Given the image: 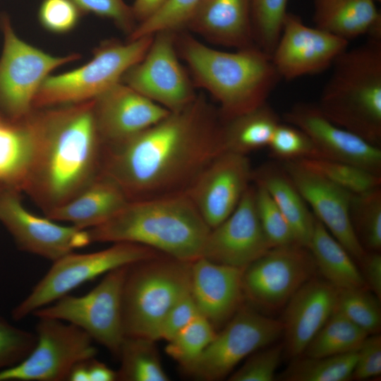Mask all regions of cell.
I'll return each instance as SVG.
<instances>
[{
	"label": "cell",
	"instance_id": "obj_1",
	"mask_svg": "<svg viewBox=\"0 0 381 381\" xmlns=\"http://www.w3.org/2000/svg\"><path fill=\"white\" fill-rule=\"evenodd\" d=\"M222 124L219 111L196 97L129 139L103 146L100 174L129 201L186 193L224 151Z\"/></svg>",
	"mask_w": 381,
	"mask_h": 381
},
{
	"label": "cell",
	"instance_id": "obj_2",
	"mask_svg": "<svg viewBox=\"0 0 381 381\" xmlns=\"http://www.w3.org/2000/svg\"><path fill=\"white\" fill-rule=\"evenodd\" d=\"M35 147L24 192L44 213L74 198L100 173L103 143L94 99L32 112Z\"/></svg>",
	"mask_w": 381,
	"mask_h": 381
},
{
	"label": "cell",
	"instance_id": "obj_3",
	"mask_svg": "<svg viewBox=\"0 0 381 381\" xmlns=\"http://www.w3.org/2000/svg\"><path fill=\"white\" fill-rule=\"evenodd\" d=\"M91 242H129L179 260L201 257L210 230L186 193L128 201L106 222L87 229Z\"/></svg>",
	"mask_w": 381,
	"mask_h": 381
},
{
	"label": "cell",
	"instance_id": "obj_4",
	"mask_svg": "<svg viewBox=\"0 0 381 381\" xmlns=\"http://www.w3.org/2000/svg\"><path fill=\"white\" fill-rule=\"evenodd\" d=\"M181 42L184 59L199 85L219 102L224 121L267 103L282 80L271 56L257 46L227 52L190 37Z\"/></svg>",
	"mask_w": 381,
	"mask_h": 381
},
{
	"label": "cell",
	"instance_id": "obj_5",
	"mask_svg": "<svg viewBox=\"0 0 381 381\" xmlns=\"http://www.w3.org/2000/svg\"><path fill=\"white\" fill-rule=\"evenodd\" d=\"M317 104L336 125L381 145V40L368 38L334 61Z\"/></svg>",
	"mask_w": 381,
	"mask_h": 381
},
{
	"label": "cell",
	"instance_id": "obj_6",
	"mask_svg": "<svg viewBox=\"0 0 381 381\" xmlns=\"http://www.w3.org/2000/svg\"><path fill=\"white\" fill-rule=\"evenodd\" d=\"M191 262L164 254L127 267L122 291L125 337L159 339L170 309L190 291Z\"/></svg>",
	"mask_w": 381,
	"mask_h": 381
},
{
	"label": "cell",
	"instance_id": "obj_7",
	"mask_svg": "<svg viewBox=\"0 0 381 381\" xmlns=\"http://www.w3.org/2000/svg\"><path fill=\"white\" fill-rule=\"evenodd\" d=\"M153 35L126 44L109 43L100 47L85 65L58 75L47 76L33 101V107H51L96 99L121 81L149 49Z\"/></svg>",
	"mask_w": 381,
	"mask_h": 381
},
{
	"label": "cell",
	"instance_id": "obj_8",
	"mask_svg": "<svg viewBox=\"0 0 381 381\" xmlns=\"http://www.w3.org/2000/svg\"><path fill=\"white\" fill-rule=\"evenodd\" d=\"M160 254L147 246L129 242L114 243L97 252L70 253L53 262L30 294L12 310V318L23 320L85 282L113 270Z\"/></svg>",
	"mask_w": 381,
	"mask_h": 381
},
{
	"label": "cell",
	"instance_id": "obj_9",
	"mask_svg": "<svg viewBox=\"0 0 381 381\" xmlns=\"http://www.w3.org/2000/svg\"><path fill=\"white\" fill-rule=\"evenodd\" d=\"M128 265L113 270L90 291L80 296L64 295L32 315L71 323L118 357L125 339L122 291Z\"/></svg>",
	"mask_w": 381,
	"mask_h": 381
},
{
	"label": "cell",
	"instance_id": "obj_10",
	"mask_svg": "<svg viewBox=\"0 0 381 381\" xmlns=\"http://www.w3.org/2000/svg\"><path fill=\"white\" fill-rule=\"evenodd\" d=\"M1 21L4 47L0 58V114L20 121L32 113L35 97L48 74L78 56L49 55L18 38L7 16Z\"/></svg>",
	"mask_w": 381,
	"mask_h": 381
},
{
	"label": "cell",
	"instance_id": "obj_11",
	"mask_svg": "<svg viewBox=\"0 0 381 381\" xmlns=\"http://www.w3.org/2000/svg\"><path fill=\"white\" fill-rule=\"evenodd\" d=\"M37 318L35 346L20 362L0 371V381L67 380L77 363L95 357L94 341L80 328L54 318Z\"/></svg>",
	"mask_w": 381,
	"mask_h": 381
},
{
	"label": "cell",
	"instance_id": "obj_12",
	"mask_svg": "<svg viewBox=\"0 0 381 381\" xmlns=\"http://www.w3.org/2000/svg\"><path fill=\"white\" fill-rule=\"evenodd\" d=\"M282 334V321L243 306L202 353L182 369L200 380H222L243 359L274 342Z\"/></svg>",
	"mask_w": 381,
	"mask_h": 381
},
{
	"label": "cell",
	"instance_id": "obj_13",
	"mask_svg": "<svg viewBox=\"0 0 381 381\" xmlns=\"http://www.w3.org/2000/svg\"><path fill=\"white\" fill-rule=\"evenodd\" d=\"M317 269L309 249L298 243L271 248L243 270L246 298L262 308L284 306Z\"/></svg>",
	"mask_w": 381,
	"mask_h": 381
},
{
	"label": "cell",
	"instance_id": "obj_14",
	"mask_svg": "<svg viewBox=\"0 0 381 381\" xmlns=\"http://www.w3.org/2000/svg\"><path fill=\"white\" fill-rule=\"evenodd\" d=\"M122 78L124 84L170 111L183 109L196 98L178 61L170 31L155 33L144 57Z\"/></svg>",
	"mask_w": 381,
	"mask_h": 381
},
{
	"label": "cell",
	"instance_id": "obj_15",
	"mask_svg": "<svg viewBox=\"0 0 381 381\" xmlns=\"http://www.w3.org/2000/svg\"><path fill=\"white\" fill-rule=\"evenodd\" d=\"M19 193L1 190L0 222L20 250L54 262L92 243L87 229L61 225L29 212L22 204Z\"/></svg>",
	"mask_w": 381,
	"mask_h": 381
},
{
	"label": "cell",
	"instance_id": "obj_16",
	"mask_svg": "<svg viewBox=\"0 0 381 381\" xmlns=\"http://www.w3.org/2000/svg\"><path fill=\"white\" fill-rule=\"evenodd\" d=\"M349 44L345 39L306 25L298 16L287 12L271 58L282 80H291L332 67Z\"/></svg>",
	"mask_w": 381,
	"mask_h": 381
},
{
	"label": "cell",
	"instance_id": "obj_17",
	"mask_svg": "<svg viewBox=\"0 0 381 381\" xmlns=\"http://www.w3.org/2000/svg\"><path fill=\"white\" fill-rule=\"evenodd\" d=\"M252 175L247 155L224 150L202 171L186 193L211 229L234 212L250 186Z\"/></svg>",
	"mask_w": 381,
	"mask_h": 381
},
{
	"label": "cell",
	"instance_id": "obj_18",
	"mask_svg": "<svg viewBox=\"0 0 381 381\" xmlns=\"http://www.w3.org/2000/svg\"><path fill=\"white\" fill-rule=\"evenodd\" d=\"M282 166L310 207L315 217L360 262L365 254L350 218L352 194L333 183L300 161L282 162Z\"/></svg>",
	"mask_w": 381,
	"mask_h": 381
},
{
	"label": "cell",
	"instance_id": "obj_19",
	"mask_svg": "<svg viewBox=\"0 0 381 381\" xmlns=\"http://www.w3.org/2000/svg\"><path fill=\"white\" fill-rule=\"evenodd\" d=\"M271 248L258 218L255 186L250 185L234 212L210 230L201 257L245 269Z\"/></svg>",
	"mask_w": 381,
	"mask_h": 381
},
{
	"label": "cell",
	"instance_id": "obj_20",
	"mask_svg": "<svg viewBox=\"0 0 381 381\" xmlns=\"http://www.w3.org/2000/svg\"><path fill=\"white\" fill-rule=\"evenodd\" d=\"M287 123L304 131L324 159L349 163L381 175V150L329 120L317 104H295L284 116Z\"/></svg>",
	"mask_w": 381,
	"mask_h": 381
},
{
	"label": "cell",
	"instance_id": "obj_21",
	"mask_svg": "<svg viewBox=\"0 0 381 381\" xmlns=\"http://www.w3.org/2000/svg\"><path fill=\"white\" fill-rule=\"evenodd\" d=\"M94 111L103 146L129 139L170 112L121 82L94 99Z\"/></svg>",
	"mask_w": 381,
	"mask_h": 381
},
{
	"label": "cell",
	"instance_id": "obj_22",
	"mask_svg": "<svg viewBox=\"0 0 381 381\" xmlns=\"http://www.w3.org/2000/svg\"><path fill=\"white\" fill-rule=\"evenodd\" d=\"M243 268L200 257L191 262L190 293L199 313L217 328L243 306Z\"/></svg>",
	"mask_w": 381,
	"mask_h": 381
},
{
	"label": "cell",
	"instance_id": "obj_23",
	"mask_svg": "<svg viewBox=\"0 0 381 381\" xmlns=\"http://www.w3.org/2000/svg\"><path fill=\"white\" fill-rule=\"evenodd\" d=\"M337 293L325 279L313 277L291 297L282 320L286 355L293 358L303 355L334 311Z\"/></svg>",
	"mask_w": 381,
	"mask_h": 381
},
{
	"label": "cell",
	"instance_id": "obj_24",
	"mask_svg": "<svg viewBox=\"0 0 381 381\" xmlns=\"http://www.w3.org/2000/svg\"><path fill=\"white\" fill-rule=\"evenodd\" d=\"M187 25L218 44L238 49L256 46L250 0H202Z\"/></svg>",
	"mask_w": 381,
	"mask_h": 381
},
{
	"label": "cell",
	"instance_id": "obj_25",
	"mask_svg": "<svg viewBox=\"0 0 381 381\" xmlns=\"http://www.w3.org/2000/svg\"><path fill=\"white\" fill-rule=\"evenodd\" d=\"M128 201L114 181L99 173L74 198L44 214L54 221L89 229L108 220Z\"/></svg>",
	"mask_w": 381,
	"mask_h": 381
},
{
	"label": "cell",
	"instance_id": "obj_26",
	"mask_svg": "<svg viewBox=\"0 0 381 381\" xmlns=\"http://www.w3.org/2000/svg\"><path fill=\"white\" fill-rule=\"evenodd\" d=\"M252 180L271 195L289 224L296 243L308 248L315 217L282 166L265 164L253 171Z\"/></svg>",
	"mask_w": 381,
	"mask_h": 381
},
{
	"label": "cell",
	"instance_id": "obj_27",
	"mask_svg": "<svg viewBox=\"0 0 381 381\" xmlns=\"http://www.w3.org/2000/svg\"><path fill=\"white\" fill-rule=\"evenodd\" d=\"M34 147L31 114L20 121H11L0 114V188L24 191Z\"/></svg>",
	"mask_w": 381,
	"mask_h": 381
},
{
	"label": "cell",
	"instance_id": "obj_28",
	"mask_svg": "<svg viewBox=\"0 0 381 381\" xmlns=\"http://www.w3.org/2000/svg\"><path fill=\"white\" fill-rule=\"evenodd\" d=\"M380 18L373 0H314L315 27L349 42L366 35Z\"/></svg>",
	"mask_w": 381,
	"mask_h": 381
},
{
	"label": "cell",
	"instance_id": "obj_29",
	"mask_svg": "<svg viewBox=\"0 0 381 381\" xmlns=\"http://www.w3.org/2000/svg\"><path fill=\"white\" fill-rule=\"evenodd\" d=\"M308 248L324 279L334 287L367 288L355 260L316 218Z\"/></svg>",
	"mask_w": 381,
	"mask_h": 381
},
{
	"label": "cell",
	"instance_id": "obj_30",
	"mask_svg": "<svg viewBox=\"0 0 381 381\" xmlns=\"http://www.w3.org/2000/svg\"><path fill=\"white\" fill-rule=\"evenodd\" d=\"M222 121L224 150L246 155L267 147L275 129L281 123L277 113L267 103Z\"/></svg>",
	"mask_w": 381,
	"mask_h": 381
},
{
	"label": "cell",
	"instance_id": "obj_31",
	"mask_svg": "<svg viewBox=\"0 0 381 381\" xmlns=\"http://www.w3.org/2000/svg\"><path fill=\"white\" fill-rule=\"evenodd\" d=\"M368 335L334 310L310 341L303 355L324 357L356 351Z\"/></svg>",
	"mask_w": 381,
	"mask_h": 381
},
{
	"label": "cell",
	"instance_id": "obj_32",
	"mask_svg": "<svg viewBox=\"0 0 381 381\" xmlns=\"http://www.w3.org/2000/svg\"><path fill=\"white\" fill-rule=\"evenodd\" d=\"M155 341L126 337L118 358L121 365L117 380L123 381H167Z\"/></svg>",
	"mask_w": 381,
	"mask_h": 381
},
{
	"label": "cell",
	"instance_id": "obj_33",
	"mask_svg": "<svg viewBox=\"0 0 381 381\" xmlns=\"http://www.w3.org/2000/svg\"><path fill=\"white\" fill-rule=\"evenodd\" d=\"M357 358V351L343 354L294 358L279 375L286 381H346L351 378Z\"/></svg>",
	"mask_w": 381,
	"mask_h": 381
},
{
	"label": "cell",
	"instance_id": "obj_34",
	"mask_svg": "<svg viewBox=\"0 0 381 381\" xmlns=\"http://www.w3.org/2000/svg\"><path fill=\"white\" fill-rule=\"evenodd\" d=\"M350 218L356 235L365 251L381 248V188L352 194Z\"/></svg>",
	"mask_w": 381,
	"mask_h": 381
},
{
	"label": "cell",
	"instance_id": "obj_35",
	"mask_svg": "<svg viewBox=\"0 0 381 381\" xmlns=\"http://www.w3.org/2000/svg\"><path fill=\"white\" fill-rule=\"evenodd\" d=\"M380 300L366 288L338 289L335 311L370 334L381 327Z\"/></svg>",
	"mask_w": 381,
	"mask_h": 381
},
{
	"label": "cell",
	"instance_id": "obj_36",
	"mask_svg": "<svg viewBox=\"0 0 381 381\" xmlns=\"http://www.w3.org/2000/svg\"><path fill=\"white\" fill-rule=\"evenodd\" d=\"M297 161L353 194L367 192L381 185V175L353 164L323 158Z\"/></svg>",
	"mask_w": 381,
	"mask_h": 381
},
{
	"label": "cell",
	"instance_id": "obj_37",
	"mask_svg": "<svg viewBox=\"0 0 381 381\" xmlns=\"http://www.w3.org/2000/svg\"><path fill=\"white\" fill-rule=\"evenodd\" d=\"M216 334L213 325L200 313L167 341L165 351L183 368L202 353Z\"/></svg>",
	"mask_w": 381,
	"mask_h": 381
},
{
	"label": "cell",
	"instance_id": "obj_38",
	"mask_svg": "<svg viewBox=\"0 0 381 381\" xmlns=\"http://www.w3.org/2000/svg\"><path fill=\"white\" fill-rule=\"evenodd\" d=\"M250 4L255 43L272 56L287 13L288 0H250Z\"/></svg>",
	"mask_w": 381,
	"mask_h": 381
},
{
	"label": "cell",
	"instance_id": "obj_39",
	"mask_svg": "<svg viewBox=\"0 0 381 381\" xmlns=\"http://www.w3.org/2000/svg\"><path fill=\"white\" fill-rule=\"evenodd\" d=\"M267 147L272 156L282 162L324 159L310 137L289 123L278 125Z\"/></svg>",
	"mask_w": 381,
	"mask_h": 381
},
{
	"label": "cell",
	"instance_id": "obj_40",
	"mask_svg": "<svg viewBox=\"0 0 381 381\" xmlns=\"http://www.w3.org/2000/svg\"><path fill=\"white\" fill-rule=\"evenodd\" d=\"M202 0H169L155 14L131 32L129 41L162 31L173 32L185 25Z\"/></svg>",
	"mask_w": 381,
	"mask_h": 381
},
{
	"label": "cell",
	"instance_id": "obj_41",
	"mask_svg": "<svg viewBox=\"0 0 381 381\" xmlns=\"http://www.w3.org/2000/svg\"><path fill=\"white\" fill-rule=\"evenodd\" d=\"M254 186L258 218L272 248L296 243L289 224L271 195L262 186Z\"/></svg>",
	"mask_w": 381,
	"mask_h": 381
},
{
	"label": "cell",
	"instance_id": "obj_42",
	"mask_svg": "<svg viewBox=\"0 0 381 381\" xmlns=\"http://www.w3.org/2000/svg\"><path fill=\"white\" fill-rule=\"evenodd\" d=\"M36 340L35 334L14 326L0 315V371L23 360Z\"/></svg>",
	"mask_w": 381,
	"mask_h": 381
},
{
	"label": "cell",
	"instance_id": "obj_43",
	"mask_svg": "<svg viewBox=\"0 0 381 381\" xmlns=\"http://www.w3.org/2000/svg\"><path fill=\"white\" fill-rule=\"evenodd\" d=\"M280 344L250 354L249 358L229 377L230 381H272L282 357Z\"/></svg>",
	"mask_w": 381,
	"mask_h": 381
},
{
	"label": "cell",
	"instance_id": "obj_44",
	"mask_svg": "<svg viewBox=\"0 0 381 381\" xmlns=\"http://www.w3.org/2000/svg\"><path fill=\"white\" fill-rule=\"evenodd\" d=\"M78 8L72 0H44L39 11V19L49 31L62 33L76 25Z\"/></svg>",
	"mask_w": 381,
	"mask_h": 381
},
{
	"label": "cell",
	"instance_id": "obj_45",
	"mask_svg": "<svg viewBox=\"0 0 381 381\" xmlns=\"http://www.w3.org/2000/svg\"><path fill=\"white\" fill-rule=\"evenodd\" d=\"M79 10L92 12L113 20L124 30L132 32L134 29V17L131 8L122 0H72Z\"/></svg>",
	"mask_w": 381,
	"mask_h": 381
},
{
	"label": "cell",
	"instance_id": "obj_46",
	"mask_svg": "<svg viewBox=\"0 0 381 381\" xmlns=\"http://www.w3.org/2000/svg\"><path fill=\"white\" fill-rule=\"evenodd\" d=\"M381 374V337L368 335L357 351V358L351 377L365 380Z\"/></svg>",
	"mask_w": 381,
	"mask_h": 381
},
{
	"label": "cell",
	"instance_id": "obj_47",
	"mask_svg": "<svg viewBox=\"0 0 381 381\" xmlns=\"http://www.w3.org/2000/svg\"><path fill=\"white\" fill-rule=\"evenodd\" d=\"M198 314L200 313L190 291L168 312L160 329L159 339L168 341Z\"/></svg>",
	"mask_w": 381,
	"mask_h": 381
},
{
	"label": "cell",
	"instance_id": "obj_48",
	"mask_svg": "<svg viewBox=\"0 0 381 381\" xmlns=\"http://www.w3.org/2000/svg\"><path fill=\"white\" fill-rule=\"evenodd\" d=\"M362 265L361 274L373 294L381 299V255L380 252L368 251L359 262Z\"/></svg>",
	"mask_w": 381,
	"mask_h": 381
},
{
	"label": "cell",
	"instance_id": "obj_49",
	"mask_svg": "<svg viewBox=\"0 0 381 381\" xmlns=\"http://www.w3.org/2000/svg\"><path fill=\"white\" fill-rule=\"evenodd\" d=\"M86 365L88 381L117 380V372L95 357L87 359Z\"/></svg>",
	"mask_w": 381,
	"mask_h": 381
},
{
	"label": "cell",
	"instance_id": "obj_50",
	"mask_svg": "<svg viewBox=\"0 0 381 381\" xmlns=\"http://www.w3.org/2000/svg\"><path fill=\"white\" fill-rule=\"evenodd\" d=\"M169 0H135L131 8L134 18L143 22L160 10Z\"/></svg>",
	"mask_w": 381,
	"mask_h": 381
},
{
	"label": "cell",
	"instance_id": "obj_51",
	"mask_svg": "<svg viewBox=\"0 0 381 381\" xmlns=\"http://www.w3.org/2000/svg\"><path fill=\"white\" fill-rule=\"evenodd\" d=\"M374 1H380L381 0H373Z\"/></svg>",
	"mask_w": 381,
	"mask_h": 381
},
{
	"label": "cell",
	"instance_id": "obj_52",
	"mask_svg": "<svg viewBox=\"0 0 381 381\" xmlns=\"http://www.w3.org/2000/svg\"><path fill=\"white\" fill-rule=\"evenodd\" d=\"M2 190H3V189L0 188V193H1V192Z\"/></svg>",
	"mask_w": 381,
	"mask_h": 381
}]
</instances>
